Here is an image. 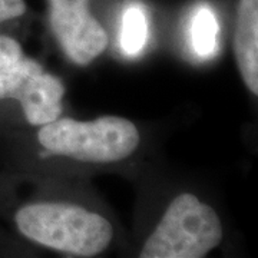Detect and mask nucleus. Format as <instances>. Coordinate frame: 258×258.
I'll list each match as a JSON object with an SVG mask.
<instances>
[{"instance_id":"8","label":"nucleus","mask_w":258,"mask_h":258,"mask_svg":"<svg viewBox=\"0 0 258 258\" xmlns=\"http://www.w3.org/2000/svg\"><path fill=\"white\" fill-rule=\"evenodd\" d=\"M148 42V18L145 9L134 3L123 12L120 28V47L125 55L138 56Z\"/></svg>"},{"instance_id":"3","label":"nucleus","mask_w":258,"mask_h":258,"mask_svg":"<svg viewBox=\"0 0 258 258\" xmlns=\"http://www.w3.org/2000/svg\"><path fill=\"white\" fill-rule=\"evenodd\" d=\"M222 227L210 205L181 194L164 214L141 251V258H203L220 245Z\"/></svg>"},{"instance_id":"7","label":"nucleus","mask_w":258,"mask_h":258,"mask_svg":"<svg viewBox=\"0 0 258 258\" xmlns=\"http://www.w3.org/2000/svg\"><path fill=\"white\" fill-rule=\"evenodd\" d=\"M220 25L215 13L208 6H200L191 23V43L194 52L201 59H210L217 53Z\"/></svg>"},{"instance_id":"6","label":"nucleus","mask_w":258,"mask_h":258,"mask_svg":"<svg viewBox=\"0 0 258 258\" xmlns=\"http://www.w3.org/2000/svg\"><path fill=\"white\" fill-rule=\"evenodd\" d=\"M234 50L242 79L258 93V0H240Z\"/></svg>"},{"instance_id":"5","label":"nucleus","mask_w":258,"mask_h":258,"mask_svg":"<svg viewBox=\"0 0 258 258\" xmlns=\"http://www.w3.org/2000/svg\"><path fill=\"white\" fill-rule=\"evenodd\" d=\"M50 25L64 53L75 63H91L108 45V36L89 13V0H49Z\"/></svg>"},{"instance_id":"2","label":"nucleus","mask_w":258,"mask_h":258,"mask_svg":"<svg viewBox=\"0 0 258 258\" xmlns=\"http://www.w3.org/2000/svg\"><path fill=\"white\" fill-rule=\"evenodd\" d=\"M37 139L50 154L106 164L129 157L138 148L139 132L131 120L119 116L92 122L63 118L42 125Z\"/></svg>"},{"instance_id":"1","label":"nucleus","mask_w":258,"mask_h":258,"mask_svg":"<svg viewBox=\"0 0 258 258\" xmlns=\"http://www.w3.org/2000/svg\"><path fill=\"white\" fill-rule=\"evenodd\" d=\"M15 221L29 240L76 257L101 254L113 237L106 218L72 204L26 205L16 212Z\"/></svg>"},{"instance_id":"9","label":"nucleus","mask_w":258,"mask_h":258,"mask_svg":"<svg viewBox=\"0 0 258 258\" xmlns=\"http://www.w3.org/2000/svg\"><path fill=\"white\" fill-rule=\"evenodd\" d=\"M26 12L23 0H0V23L19 18ZM22 47L15 39L0 35V68L16 62L22 57Z\"/></svg>"},{"instance_id":"4","label":"nucleus","mask_w":258,"mask_h":258,"mask_svg":"<svg viewBox=\"0 0 258 258\" xmlns=\"http://www.w3.org/2000/svg\"><path fill=\"white\" fill-rule=\"evenodd\" d=\"M64 86L57 78L45 74L42 66L28 57L0 68V99L20 102L30 125L42 126L59 118Z\"/></svg>"}]
</instances>
